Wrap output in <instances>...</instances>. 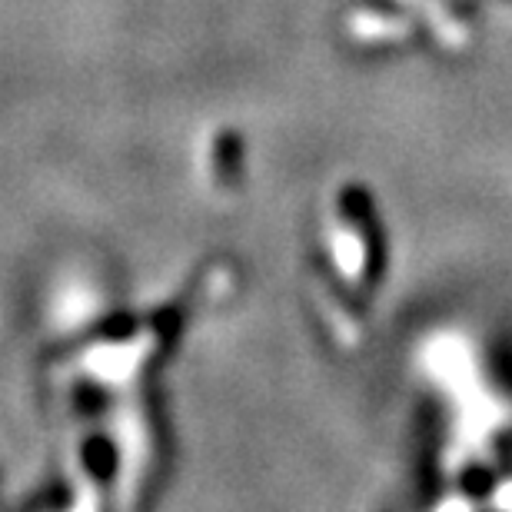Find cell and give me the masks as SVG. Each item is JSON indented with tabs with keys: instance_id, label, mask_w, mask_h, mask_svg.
<instances>
[{
	"instance_id": "cell-2",
	"label": "cell",
	"mask_w": 512,
	"mask_h": 512,
	"mask_svg": "<svg viewBox=\"0 0 512 512\" xmlns=\"http://www.w3.org/2000/svg\"><path fill=\"white\" fill-rule=\"evenodd\" d=\"M413 7L426 10V17L433 20L436 34L443 40H449V44H459V40H463V27H459V20L453 14H443V10L436 7V0H413Z\"/></svg>"
},
{
	"instance_id": "cell-1",
	"label": "cell",
	"mask_w": 512,
	"mask_h": 512,
	"mask_svg": "<svg viewBox=\"0 0 512 512\" xmlns=\"http://www.w3.org/2000/svg\"><path fill=\"white\" fill-rule=\"evenodd\" d=\"M350 27H353V34H356V37H370V40L403 37V34H406V24H403V20L383 17V14H376V10H363V14H353Z\"/></svg>"
}]
</instances>
